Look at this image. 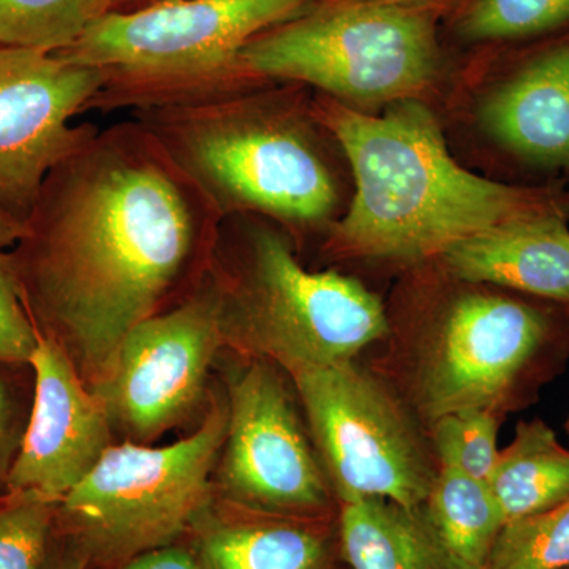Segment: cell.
I'll return each mask as SVG.
<instances>
[{
  "mask_svg": "<svg viewBox=\"0 0 569 569\" xmlns=\"http://www.w3.org/2000/svg\"><path fill=\"white\" fill-rule=\"evenodd\" d=\"M220 220L140 123L100 129L47 174L9 252L37 331L97 380L212 252Z\"/></svg>",
  "mask_w": 569,
  "mask_h": 569,
  "instance_id": "cell-1",
  "label": "cell"
},
{
  "mask_svg": "<svg viewBox=\"0 0 569 569\" xmlns=\"http://www.w3.org/2000/svg\"><path fill=\"white\" fill-rule=\"evenodd\" d=\"M310 110L355 178L350 208L329 227L326 249L336 257L419 264L509 220L569 219L567 186L490 181L460 167L421 100L376 116L321 93Z\"/></svg>",
  "mask_w": 569,
  "mask_h": 569,
  "instance_id": "cell-2",
  "label": "cell"
},
{
  "mask_svg": "<svg viewBox=\"0 0 569 569\" xmlns=\"http://www.w3.org/2000/svg\"><path fill=\"white\" fill-rule=\"evenodd\" d=\"M258 82L132 111L220 219L266 217L288 231L331 227L339 189L305 93Z\"/></svg>",
  "mask_w": 569,
  "mask_h": 569,
  "instance_id": "cell-3",
  "label": "cell"
},
{
  "mask_svg": "<svg viewBox=\"0 0 569 569\" xmlns=\"http://www.w3.org/2000/svg\"><path fill=\"white\" fill-rule=\"evenodd\" d=\"M219 234L233 250L230 269L211 277L223 339L293 378L355 361L389 336L380 299L353 277L307 271L280 224L239 213L220 220Z\"/></svg>",
  "mask_w": 569,
  "mask_h": 569,
  "instance_id": "cell-4",
  "label": "cell"
},
{
  "mask_svg": "<svg viewBox=\"0 0 569 569\" xmlns=\"http://www.w3.org/2000/svg\"><path fill=\"white\" fill-rule=\"evenodd\" d=\"M309 0H159L97 17L59 52L107 71L84 111L146 110L258 84L242 67L253 37L307 10Z\"/></svg>",
  "mask_w": 569,
  "mask_h": 569,
  "instance_id": "cell-5",
  "label": "cell"
},
{
  "mask_svg": "<svg viewBox=\"0 0 569 569\" xmlns=\"http://www.w3.org/2000/svg\"><path fill=\"white\" fill-rule=\"evenodd\" d=\"M452 282L400 337L389 381L426 427L468 408L509 410L569 317V306Z\"/></svg>",
  "mask_w": 569,
  "mask_h": 569,
  "instance_id": "cell-6",
  "label": "cell"
},
{
  "mask_svg": "<svg viewBox=\"0 0 569 569\" xmlns=\"http://www.w3.org/2000/svg\"><path fill=\"white\" fill-rule=\"evenodd\" d=\"M239 59L254 80L312 86L350 107L419 100L440 69L432 11L387 0H325L253 37Z\"/></svg>",
  "mask_w": 569,
  "mask_h": 569,
  "instance_id": "cell-7",
  "label": "cell"
},
{
  "mask_svg": "<svg viewBox=\"0 0 569 569\" xmlns=\"http://www.w3.org/2000/svg\"><path fill=\"white\" fill-rule=\"evenodd\" d=\"M227 429L228 402L216 400L200 429L170 447L111 445L59 503L88 557L132 560L170 546L208 507Z\"/></svg>",
  "mask_w": 569,
  "mask_h": 569,
  "instance_id": "cell-8",
  "label": "cell"
},
{
  "mask_svg": "<svg viewBox=\"0 0 569 569\" xmlns=\"http://www.w3.org/2000/svg\"><path fill=\"white\" fill-rule=\"evenodd\" d=\"M321 467L343 503L421 508L438 475L429 430L380 373L358 361L293 377Z\"/></svg>",
  "mask_w": 569,
  "mask_h": 569,
  "instance_id": "cell-9",
  "label": "cell"
},
{
  "mask_svg": "<svg viewBox=\"0 0 569 569\" xmlns=\"http://www.w3.org/2000/svg\"><path fill=\"white\" fill-rule=\"evenodd\" d=\"M222 340L219 296L208 277L181 305L123 337L93 395L111 425L137 440H153L197 406Z\"/></svg>",
  "mask_w": 569,
  "mask_h": 569,
  "instance_id": "cell-10",
  "label": "cell"
},
{
  "mask_svg": "<svg viewBox=\"0 0 569 569\" xmlns=\"http://www.w3.org/2000/svg\"><path fill=\"white\" fill-rule=\"evenodd\" d=\"M107 81V71L59 52L0 47V211L24 224L47 174L99 132L71 119Z\"/></svg>",
  "mask_w": 569,
  "mask_h": 569,
  "instance_id": "cell-11",
  "label": "cell"
},
{
  "mask_svg": "<svg viewBox=\"0 0 569 569\" xmlns=\"http://www.w3.org/2000/svg\"><path fill=\"white\" fill-rule=\"evenodd\" d=\"M219 478L234 503L272 515H320L331 485L277 366L258 358L231 381Z\"/></svg>",
  "mask_w": 569,
  "mask_h": 569,
  "instance_id": "cell-12",
  "label": "cell"
},
{
  "mask_svg": "<svg viewBox=\"0 0 569 569\" xmlns=\"http://www.w3.org/2000/svg\"><path fill=\"white\" fill-rule=\"evenodd\" d=\"M31 367V410L7 493H28L58 505L111 447V421L99 397L82 385L70 356L51 337L40 335Z\"/></svg>",
  "mask_w": 569,
  "mask_h": 569,
  "instance_id": "cell-13",
  "label": "cell"
},
{
  "mask_svg": "<svg viewBox=\"0 0 569 569\" xmlns=\"http://www.w3.org/2000/svg\"><path fill=\"white\" fill-rule=\"evenodd\" d=\"M482 129L537 186L569 187V36L512 63L479 108Z\"/></svg>",
  "mask_w": 569,
  "mask_h": 569,
  "instance_id": "cell-14",
  "label": "cell"
},
{
  "mask_svg": "<svg viewBox=\"0 0 569 569\" xmlns=\"http://www.w3.org/2000/svg\"><path fill=\"white\" fill-rule=\"evenodd\" d=\"M569 219L526 217L496 224L449 247L445 274L569 306Z\"/></svg>",
  "mask_w": 569,
  "mask_h": 569,
  "instance_id": "cell-15",
  "label": "cell"
},
{
  "mask_svg": "<svg viewBox=\"0 0 569 569\" xmlns=\"http://www.w3.org/2000/svg\"><path fill=\"white\" fill-rule=\"evenodd\" d=\"M343 557L353 569H451L422 518L385 498L343 503Z\"/></svg>",
  "mask_w": 569,
  "mask_h": 569,
  "instance_id": "cell-16",
  "label": "cell"
},
{
  "mask_svg": "<svg viewBox=\"0 0 569 569\" xmlns=\"http://www.w3.org/2000/svg\"><path fill=\"white\" fill-rule=\"evenodd\" d=\"M421 512L451 569H486L507 523L488 482L448 467L438 468Z\"/></svg>",
  "mask_w": 569,
  "mask_h": 569,
  "instance_id": "cell-17",
  "label": "cell"
},
{
  "mask_svg": "<svg viewBox=\"0 0 569 569\" xmlns=\"http://www.w3.org/2000/svg\"><path fill=\"white\" fill-rule=\"evenodd\" d=\"M488 485L507 523L549 511L569 500V451L545 422H520Z\"/></svg>",
  "mask_w": 569,
  "mask_h": 569,
  "instance_id": "cell-18",
  "label": "cell"
},
{
  "mask_svg": "<svg viewBox=\"0 0 569 569\" xmlns=\"http://www.w3.org/2000/svg\"><path fill=\"white\" fill-rule=\"evenodd\" d=\"M201 546L209 569H328L325 538L293 523L216 526Z\"/></svg>",
  "mask_w": 569,
  "mask_h": 569,
  "instance_id": "cell-19",
  "label": "cell"
},
{
  "mask_svg": "<svg viewBox=\"0 0 569 569\" xmlns=\"http://www.w3.org/2000/svg\"><path fill=\"white\" fill-rule=\"evenodd\" d=\"M107 0H0V47L69 50Z\"/></svg>",
  "mask_w": 569,
  "mask_h": 569,
  "instance_id": "cell-20",
  "label": "cell"
},
{
  "mask_svg": "<svg viewBox=\"0 0 569 569\" xmlns=\"http://www.w3.org/2000/svg\"><path fill=\"white\" fill-rule=\"evenodd\" d=\"M569 31V0H473L460 32L473 41H529Z\"/></svg>",
  "mask_w": 569,
  "mask_h": 569,
  "instance_id": "cell-21",
  "label": "cell"
},
{
  "mask_svg": "<svg viewBox=\"0 0 569 569\" xmlns=\"http://www.w3.org/2000/svg\"><path fill=\"white\" fill-rule=\"evenodd\" d=\"M486 569H569V500L505 523Z\"/></svg>",
  "mask_w": 569,
  "mask_h": 569,
  "instance_id": "cell-22",
  "label": "cell"
},
{
  "mask_svg": "<svg viewBox=\"0 0 569 569\" xmlns=\"http://www.w3.org/2000/svg\"><path fill=\"white\" fill-rule=\"evenodd\" d=\"M500 415L481 408L455 411L427 426L438 467L456 468L488 482L498 458Z\"/></svg>",
  "mask_w": 569,
  "mask_h": 569,
  "instance_id": "cell-23",
  "label": "cell"
},
{
  "mask_svg": "<svg viewBox=\"0 0 569 569\" xmlns=\"http://www.w3.org/2000/svg\"><path fill=\"white\" fill-rule=\"evenodd\" d=\"M56 503L28 493L0 501V569H44Z\"/></svg>",
  "mask_w": 569,
  "mask_h": 569,
  "instance_id": "cell-24",
  "label": "cell"
},
{
  "mask_svg": "<svg viewBox=\"0 0 569 569\" xmlns=\"http://www.w3.org/2000/svg\"><path fill=\"white\" fill-rule=\"evenodd\" d=\"M39 337L40 332L22 302L10 254L0 252V362L31 365Z\"/></svg>",
  "mask_w": 569,
  "mask_h": 569,
  "instance_id": "cell-25",
  "label": "cell"
},
{
  "mask_svg": "<svg viewBox=\"0 0 569 569\" xmlns=\"http://www.w3.org/2000/svg\"><path fill=\"white\" fill-rule=\"evenodd\" d=\"M18 417L17 399L9 381L0 373V486L6 489L10 468L17 458L24 430Z\"/></svg>",
  "mask_w": 569,
  "mask_h": 569,
  "instance_id": "cell-26",
  "label": "cell"
},
{
  "mask_svg": "<svg viewBox=\"0 0 569 569\" xmlns=\"http://www.w3.org/2000/svg\"><path fill=\"white\" fill-rule=\"evenodd\" d=\"M123 569H203L187 550L164 548L148 550L127 561Z\"/></svg>",
  "mask_w": 569,
  "mask_h": 569,
  "instance_id": "cell-27",
  "label": "cell"
},
{
  "mask_svg": "<svg viewBox=\"0 0 569 569\" xmlns=\"http://www.w3.org/2000/svg\"><path fill=\"white\" fill-rule=\"evenodd\" d=\"M24 233V224L0 211V252L13 249Z\"/></svg>",
  "mask_w": 569,
  "mask_h": 569,
  "instance_id": "cell-28",
  "label": "cell"
},
{
  "mask_svg": "<svg viewBox=\"0 0 569 569\" xmlns=\"http://www.w3.org/2000/svg\"><path fill=\"white\" fill-rule=\"evenodd\" d=\"M88 559V553L84 550L77 549L73 552L63 553L62 557L52 561L50 567H44V569H86Z\"/></svg>",
  "mask_w": 569,
  "mask_h": 569,
  "instance_id": "cell-29",
  "label": "cell"
},
{
  "mask_svg": "<svg viewBox=\"0 0 569 569\" xmlns=\"http://www.w3.org/2000/svg\"><path fill=\"white\" fill-rule=\"evenodd\" d=\"M387 2L402 3V6L418 7V9H425L429 11H436L437 9H443L448 6L451 0H387Z\"/></svg>",
  "mask_w": 569,
  "mask_h": 569,
  "instance_id": "cell-30",
  "label": "cell"
},
{
  "mask_svg": "<svg viewBox=\"0 0 569 569\" xmlns=\"http://www.w3.org/2000/svg\"><path fill=\"white\" fill-rule=\"evenodd\" d=\"M123 2H129V0H107V11L112 10V7Z\"/></svg>",
  "mask_w": 569,
  "mask_h": 569,
  "instance_id": "cell-31",
  "label": "cell"
},
{
  "mask_svg": "<svg viewBox=\"0 0 569 569\" xmlns=\"http://www.w3.org/2000/svg\"><path fill=\"white\" fill-rule=\"evenodd\" d=\"M568 432H569V425H568Z\"/></svg>",
  "mask_w": 569,
  "mask_h": 569,
  "instance_id": "cell-32",
  "label": "cell"
}]
</instances>
